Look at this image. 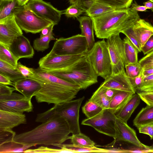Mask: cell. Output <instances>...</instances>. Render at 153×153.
<instances>
[{
    "label": "cell",
    "instance_id": "1",
    "mask_svg": "<svg viewBox=\"0 0 153 153\" xmlns=\"http://www.w3.org/2000/svg\"><path fill=\"white\" fill-rule=\"evenodd\" d=\"M70 133L66 120L58 117L48 119L30 131L16 134L14 140L34 146L44 145L59 147L69 139Z\"/></svg>",
    "mask_w": 153,
    "mask_h": 153
},
{
    "label": "cell",
    "instance_id": "2",
    "mask_svg": "<svg viewBox=\"0 0 153 153\" xmlns=\"http://www.w3.org/2000/svg\"><path fill=\"white\" fill-rule=\"evenodd\" d=\"M91 18L96 37L102 39L120 34L140 19L137 12L129 7L113 10Z\"/></svg>",
    "mask_w": 153,
    "mask_h": 153
},
{
    "label": "cell",
    "instance_id": "3",
    "mask_svg": "<svg viewBox=\"0 0 153 153\" xmlns=\"http://www.w3.org/2000/svg\"><path fill=\"white\" fill-rule=\"evenodd\" d=\"M85 98L83 97L54 105L44 112L37 114L36 122L43 123L54 117H61L67 121L71 133L76 134L81 132L79 123V111Z\"/></svg>",
    "mask_w": 153,
    "mask_h": 153
},
{
    "label": "cell",
    "instance_id": "4",
    "mask_svg": "<svg viewBox=\"0 0 153 153\" xmlns=\"http://www.w3.org/2000/svg\"><path fill=\"white\" fill-rule=\"evenodd\" d=\"M53 75L85 89L98 82V76L85 56L65 69L50 72Z\"/></svg>",
    "mask_w": 153,
    "mask_h": 153
},
{
    "label": "cell",
    "instance_id": "5",
    "mask_svg": "<svg viewBox=\"0 0 153 153\" xmlns=\"http://www.w3.org/2000/svg\"><path fill=\"white\" fill-rule=\"evenodd\" d=\"M38 81L42 85L41 89L34 96L38 103L59 104L72 100L79 91L59 84Z\"/></svg>",
    "mask_w": 153,
    "mask_h": 153
},
{
    "label": "cell",
    "instance_id": "6",
    "mask_svg": "<svg viewBox=\"0 0 153 153\" xmlns=\"http://www.w3.org/2000/svg\"><path fill=\"white\" fill-rule=\"evenodd\" d=\"M85 57L98 76L105 79L112 74L110 55L105 39L97 41L87 53Z\"/></svg>",
    "mask_w": 153,
    "mask_h": 153
},
{
    "label": "cell",
    "instance_id": "7",
    "mask_svg": "<svg viewBox=\"0 0 153 153\" xmlns=\"http://www.w3.org/2000/svg\"><path fill=\"white\" fill-rule=\"evenodd\" d=\"M14 14L17 23L22 30L26 33H39L44 28L54 24L52 22L38 16L25 5L16 7Z\"/></svg>",
    "mask_w": 153,
    "mask_h": 153
},
{
    "label": "cell",
    "instance_id": "8",
    "mask_svg": "<svg viewBox=\"0 0 153 153\" xmlns=\"http://www.w3.org/2000/svg\"><path fill=\"white\" fill-rule=\"evenodd\" d=\"M88 51L85 38L81 34H78L57 39L48 53L57 55H75L86 53Z\"/></svg>",
    "mask_w": 153,
    "mask_h": 153
},
{
    "label": "cell",
    "instance_id": "9",
    "mask_svg": "<svg viewBox=\"0 0 153 153\" xmlns=\"http://www.w3.org/2000/svg\"><path fill=\"white\" fill-rule=\"evenodd\" d=\"M116 118L109 109H105L95 116L83 120L81 124L91 126L98 132L114 138Z\"/></svg>",
    "mask_w": 153,
    "mask_h": 153
},
{
    "label": "cell",
    "instance_id": "10",
    "mask_svg": "<svg viewBox=\"0 0 153 153\" xmlns=\"http://www.w3.org/2000/svg\"><path fill=\"white\" fill-rule=\"evenodd\" d=\"M119 34L113 35L106 39L112 66L111 75L126 73L123 42Z\"/></svg>",
    "mask_w": 153,
    "mask_h": 153
},
{
    "label": "cell",
    "instance_id": "11",
    "mask_svg": "<svg viewBox=\"0 0 153 153\" xmlns=\"http://www.w3.org/2000/svg\"><path fill=\"white\" fill-rule=\"evenodd\" d=\"M86 53L64 55H52L48 53L39 60V67L49 72L60 71L85 56Z\"/></svg>",
    "mask_w": 153,
    "mask_h": 153
},
{
    "label": "cell",
    "instance_id": "12",
    "mask_svg": "<svg viewBox=\"0 0 153 153\" xmlns=\"http://www.w3.org/2000/svg\"><path fill=\"white\" fill-rule=\"evenodd\" d=\"M40 17L50 21L55 25L59 22L63 11L54 7L50 3L43 0H30L25 5Z\"/></svg>",
    "mask_w": 153,
    "mask_h": 153
},
{
    "label": "cell",
    "instance_id": "13",
    "mask_svg": "<svg viewBox=\"0 0 153 153\" xmlns=\"http://www.w3.org/2000/svg\"><path fill=\"white\" fill-rule=\"evenodd\" d=\"M23 35L14 15L0 19V43L9 48L13 40Z\"/></svg>",
    "mask_w": 153,
    "mask_h": 153
},
{
    "label": "cell",
    "instance_id": "14",
    "mask_svg": "<svg viewBox=\"0 0 153 153\" xmlns=\"http://www.w3.org/2000/svg\"><path fill=\"white\" fill-rule=\"evenodd\" d=\"M115 136L114 140L123 141L141 148L151 149V146L142 143L137 137L135 131L126 123L117 117L115 123Z\"/></svg>",
    "mask_w": 153,
    "mask_h": 153
},
{
    "label": "cell",
    "instance_id": "15",
    "mask_svg": "<svg viewBox=\"0 0 153 153\" xmlns=\"http://www.w3.org/2000/svg\"><path fill=\"white\" fill-rule=\"evenodd\" d=\"M9 49L18 60L24 58H32L34 54L30 41L23 35L14 39Z\"/></svg>",
    "mask_w": 153,
    "mask_h": 153
},
{
    "label": "cell",
    "instance_id": "16",
    "mask_svg": "<svg viewBox=\"0 0 153 153\" xmlns=\"http://www.w3.org/2000/svg\"><path fill=\"white\" fill-rule=\"evenodd\" d=\"M101 85L106 88L130 92L134 94L136 91L126 73L111 75Z\"/></svg>",
    "mask_w": 153,
    "mask_h": 153
},
{
    "label": "cell",
    "instance_id": "17",
    "mask_svg": "<svg viewBox=\"0 0 153 153\" xmlns=\"http://www.w3.org/2000/svg\"><path fill=\"white\" fill-rule=\"evenodd\" d=\"M13 87L25 98L31 100L42 88L39 82L30 77L22 79L14 82Z\"/></svg>",
    "mask_w": 153,
    "mask_h": 153
},
{
    "label": "cell",
    "instance_id": "18",
    "mask_svg": "<svg viewBox=\"0 0 153 153\" xmlns=\"http://www.w3.org/2000/svg\"><path fill=\"white\" fill-rule=\"evenodd\" d=\"M34 74L30 77L38 81L51 83L70 88L78 91L82 89L78 85L73 84L53 75L51 72L42 69L39 67L34 69Z\"/></svg>",
    "mask_w": 153,
    "mask_h": 153
},
{
    "label": "cell",
    "instance_id": "19",
    "mask_svg": "<svg viewBox=\"0 0 153 153\" xmlns=\"http://www.w3.org/2000/svg\"><path fill=\"white\" fill-rule=\"evenodd\" d=\"M31 100L25 97L8 100L0 101V110L9 112L23 113L33 110Z\"/></svg>",
    "mask_w": 153,
    "mask_h": 153
},
{
    "label": "cell",
    "instance_id": "20",
    "mask_svg": "<svg viewBox=\"0 0 153 153\" xmlns=\"http://www.w3.org/2000/svg\"><path fill=\"white\" fill-rule=\"evenodd\" d=\"M26 116L23 113L0 110V128L11 129L26 123Z\"/></svg>",
    "mask_w": 153,
    "mask_h": 153
},
{
    "label": "cell",
    "instance_id": "21",
    "mask_svg": "<svg viewBox=\"0 0 153 153\" xmlns=\"http://www.w3.org/2000/svg\"><path fill=\"white\" fill-rule=\"evenodd\" d=\"M132 27L142 48L153 35V26L145 20L140 19L133 25Z\"/></svg>",
    "mask_w": 153,
    "mask_h": 153
},
{
    "label": "cell",
    "instance_id": "22",
    "mask_svg": "<svg viewBox=\"0 0 153 153\" xmlns=\"http://www.w3.org/2000/svg\"><path fill=\"white\" fill-rule=\"evenodd\" d=\"M77 19L79 23L81 34L85 38L89 51L92 48L95 43L92 20L87 16H79Z\"/></svg>",
    "mask_w": 153,
    "mask_h": 153
},
{
    "label": "cell",
    "instance_id": "23",
    "mask_svg": "<svg viewBox=\"0 0 153 153\" xmlns=\"http://www.w3.org/2000/svg\"><path fill=\"white\" fill-rule=\"evenodd\" d=\"M140 99L137 93L133 94L122 108L115 114L117 117L127 123L132 113L139 105Z\"/></svg>",
    "mask_w": 153,
    "mask_h": 153
},
{
    "label": "cell",
    "instance_id": "24",
    "mask_svg": "<svg viewBox=\"0 0 153 153\" xmlns=\"http://www.w3.org/2000/svg\"><path fill=\"white\" fill-rule=\"evenodd\" d=\"M134 94L130 92L119 90L111 100L109 109L115 114L122 108Z\"/></svg>",
    "mask_w": 153,
    "mask_h": 153
},
{
    "label": "cell",
    "instance_id": "25",
    "mask_svg": "<svg viewBox=\"0 0 153 153\" xmlns=\"http://www.w3.org/2000/svg\"><path fill=\"white\" fill-rule=\"evenodd\" d=\"M133 123L137 129L143 126L153 124V105H147L143 108L133 120Z\"/></svg>",
    "mask_w": 153,
    "mask_h": 153
},
{
    "label": "cell",
    "instance_id": "26",
    "mask_svg": "<svg viewBox=\"0 0 153 153\" xmlns=\"http://www.w3.org/2000/svg\"><path fill=\"white\" fill-rule=\"evenodd\" d=\"M123 42L125 65L138 62V50L126 36L123 39Z\"/></svg>",
    "mask_w": 153,
    "mask_h": 153
},
{
    "label": "cell",
    "instance_id": "27",
    "mask_svg": "<svg viewBox=\"0 0 153 153\" xmlns=\"http://www.w3.org/2000/svg\"><path fill=\"white\" fill-rule=\"evenodd\" d=\"M0 73L9 78L13 82L25 78L17 68L0 60Z\"/></svg>",
    "mask_w": 153,
    "mask_h": 153
},
{
    "label": "cell",
    "instance_id": "28",
    "mask_svg": "<svg viewBox=\"0 0 153 153\" xmlns=\"http://www.w3.org/2000/svg\"><path fill=\"white\" fill-rule=\"evenodd\" d=\"M34 146L13 140L0 145V153L24 152L28 148Z\"/></svg>",
    "mask_w": 153,
    "mask_h": 153
},
{
    "label": "cell",
    "instance_id": "29",
    "mask_svg": "<svg viewBox=\"0 0 153 153\" xmlns=\"http://www.w3.org/2000/svg\"><path fill=\"white\" fill-rule=\"evenodd\" d=\"M113 10L111 7L94 0L85 13L87 16L91 18Z\"/></svg>",
    "mask_w": 153,
    "mask_h": 153
},
{
    "label": "cell",
    "instance_id": "30",
    "mask_svg": "<svg viewBox=\"0 0 153 153\" xmlns=\"http://www.w3.org/2000/svg\"><path fill=\"white\" fill-rule=\"evenodd\" d=\"M69 139L73 145L79 147L85 148H91L95 146V143L89 137L81 132L72 134L69 136Z\"/></svg>",
    "mask_w": 153,
    "mask_h": 153
},
{
    "label": "cell",
    "instance_id": "31",
    "mask_svg": "<svg viewBox=\"0 0 153 153\" xmlns=\"http://www.w3.org/2000/svg\"><path fill=\"white\" fill-rule=\"evenodd\" d=\"M19 6L16 0H0V19L13 14L15 8Z\"/></svg>",
    "mask_w": 153,
    "mask_h": 153
},
{
    "label": "cell",
    "instance_id": "32",
    "mask_svg": "<svg viewBox=\"0 0 153 153\" xmlns=\"http://www.w3.org/2000/svg\"><path fill=\"white\" fill-rule=\"evenodd\" d=\"M89 100L95 102L103 109L109 108L111 101L105 95L103 87L101 85L93 93Z\"/></svg>",
    "mask_w": 153,
    "mask_h": 153
},
{
    "label": "cell",
    "instance_id": "33",
    "mask_svg": "<svg viewBox=\"0 0 153 153\" xmlns=\"http://www.w3.org/2000/svg\"><path fill=\"white\" fill-rule=\"evenodd\" d=\"M53 31L47 36L34 39L33 47L35 50L38 52H43L48 48L49 44L51 41L57 40V39L53 36Z\"/></svg>",
    "mask_w": 153,
    "mask_h": 153
},
{
    "label": "cell",
    "instance_id": "34",
    "mask_svg": "<svg viewBox=\"0 0 153 153\" xmlns=\"http://www.w3.org/2000/svg\"><path fill=\"white\" fill-rule=\"evenodd\" d=\"M0 60L10 64L15 68H17L18 60L8 48L0 43Z\"/></svg>",
    "mask_w": 153,
    "mask_h": 153
},
{
    "label": "cell",
    "instance_id": "35",
    "mask_svg": "<svg viewBox=\"0 0 153 153\" xmlns=\"http://www.w3.org/2000/svg\"><path fill=\"white\" fill-rule=\"evenodd\" d=\"M103 109L102 108L95 102L89 100L82 108L83 113L88 118L95 116Z\"/></svg>",
    "mask_w": 153,
    "mask_h": 153
},
{
    "label": "cell",
    "instance_id": "36",
    "mask_svg": "<svg viewBox=\"0 0 153 153\" xmlns=\"http://www.w3.org/2000/svg\"><path fill=\"white\" fill-rule=\"evenodd\" d=\"M109 6L114 10L127 9L131 5L133 0H94Z\"/></svg>",
    "mask_w": 153,
    "mask_h": 153
},
{
    "label": "cell",
    "instance_id": "37",
    "mask_svg": "<svg viewBox=\"0 0 153 153\" xmlns=\"http://www.w3.org/2000/svg\"><path fill=\"white\" fill-rule=\"evenodd\" d=\"M59 147L63 148L72 151L74 153L104 152V149L96 146L91 148H85L75 146L73 144H62Z\"/></svg>",
    "mask_w": 153,
    "mask_h": 153
},
{
    "label": "cell",
    "instance_id": "38",
    "mask_svg": "<svg viewBox=\"0 0 153 153\" xmlns=\"http://www.w3.org/2000/svg\"><path fill=\"white\" fill-rule=\"evenodd\" d=\"M24 152L26 153H74L72 151L63 148H61L60 149H56L43 146H40L35 149H27Z\"/></svg>",
    "mask_w": 153,
    "mask_h": 153
},
{
    "label": "cell",
    "instance_id": "39",
    "mask_svg": "<svg viewBox=\"0 0 153 153\" xmlns=\"http://www.w3.org/2000/svg\"><path fill=\"white\" fill-rule=\"evenodd\" d=\"M125 68L126 74L129 78H134L138 76L143 70L138 62L126 65Z\"/></svg>",
    "mask_w": 153,
    "mask_h": 153
},
{
    "label": "cell",
    "instance_id": "40",
    "mask_svg": "<svg viewBox=\"0 0 153 153\" xmlns=\"http://www.w3.org/2000/svg\"><path fill=\"white\" fill-rule=\"evenodd\" d=\"M85 12V11L79 6L76 4H73L63 10L62 14L65 15L68 18L77 19L81 15Z\"/></svg>",
    "mask_w": 153,
    "mask_h": 153
},
{
    "label": "cell",
    "instance_id": "41",
    "mask_svg": "<svg viewBox=\"0 0 153 153\" xmlns=\"http://www.w3.org/2000/svg\"><path fill=\"white\" fill-rule=\"evenodd\" d=\"M132 26L123 30L121 33L128 38L139 52H141V48L137 37L133 29Z\"/></svg>",
    "mask_w": 153,
    "mask_h": 153
},
{
    "label": "cell",
    "instance_id": "42",
    "mask_svg": "<svg viewBox=\"0 0 153 153\" xmlns=\"http://www.w3.org/2000/svg\"><path fill=\"white\" fill-rule=\"evenodd\" d=\"M16 135L11 129L0 128V145L13 140Z\"/></svg>",
    "mask_w": 153,
    "mask_h": 153
},
{
    "label": "cell",
    "instance_id": "43",
    "mask_svg": "<svg viewBox=\"0 0 153 153\" xmlns=\"http://www.w3.org/2000/svg\"><path fill=\"white\" fill-rule=\"evenodd\" d=\"M142 69L153 66V50L142 58L139 61Z\"/></svg>",
    "mask_w": 153,
    "mask_h": 153
},
{
    "label": "cell",
    "instance_id": "44",
    "mask_svg": "<svg viewBox=\"0 0 153 153\" xmlns=\"http://www.w3.org/2000/svg\"><path fill=\"white\" fill-rule=\"evenodd\" d=\"M153 91V74L145 77L140 91L149 92Z\"/></svg>",
    "mask_w": 153,
    "mask_h": 153
},
{
    "label": "cell",
    "instance_id": "45",
    "mask_svg": "<svg viewBox=\"0 0 153 153\" xmlns=\"http://www.w3.org/2000/svg\"><path fill=\"white\" fill-rule=\"evenodd\" d=\"M137 93L141 99L147 105H153V92L140 91Z\"/></svg>",
    "mask_w": 153,
    "mask_h": 153
},
{
    "label": "cell",
    "instance_id": "46",
    "mask_svg": "<svg viewBox=\"0 0 153 153\" xmlns=\"http://www.w3.org/2000/svg\"><path fill=\"white\" fill-rule=\"evenodd\" d=\"M17 68L25 78L30 77L34 74V68L27 67L20 62L18 63Z\"/></svg>",
    "mask_w": 153,
    "mask_h": 153
},
{
    "label": "cell",
    "instance_id": "47",
    "mask_svg": "<svg viewBox=\"0 0 153 153\" xmlns=\"http://www.w3.org/2000/svg\"><path fill=\"white\" fill-rule=\"evenodd\" d=\"M145 76L144 75L143 70L141 73L138 76L132 78H129L130 82L136 91H139L143 83Z\"/></svg>",
    "mask_w": 153,
    "mask_h": 153
},
{
    "label": "cell",
    "instance_id": "48",
    "mask_svg": "<svg viewBox=\"0 0 153 153\" xmlns=\"http://www.w3.org/2000/svg\"><path fill=\"white\" fill-rule=\"evenodd\" d=\"M140 133L147 134L151 139H153V124L141 126L138 128Z\"/></svg>",
    "mask_w": 153,
    "mask_h": 153
},
{
    "label": "cell",
    "instance_id": "49",
    "mask_svg": "<svg viewBox=\"0 0 153 153\" xmlns=\"http://www.w3.org/2000/svg\"><path fill=\"white\" fill-rule=\"evenodd\" d=\"M153 50V35L146 41L141 48V51L144 55L146 54Z\"/></svg>",
    "mask_w": 153,
    "mask_h": 153
},
{
    "label": "cell",
    "instance_id": "50",
    "mask_svg": "<svg viewBox=\"0 0 153 153\" xmlns=\"http://www.w3.org/2000/svg\"><path fill=\"white\" fill-rule=\"evenodd\" d=\"M16 90L15 88L11 87L7 85L0 83V95H9Z\"/></svg>",
    "mask_w": 153,
    "mask_h": 153
},
{
    "label": "cell",
    "instance_id": "51",
    "mask_svg": "<svg viewBox=\"0 0 153 153\" xmlns=\"http://www.w3.org/2000/svg\"><path fill=\"white\" fill-rule=\"evenodd\" d=\"M25 97L23 95L16 93H13L9 95H0V101L22 99Z\"/></svg>",
    "mask_w": 153,
    "mask_h": 153
},
{
    "label": "cell",
    "instance_id": "52",
    "mask_svg": "<svg viewBox=\"0 0 153 153\" xmlns=\"http://www.w3.org/2000/svg\"><path fill=\"white\" fill-rule=\"evenodd\" d=\"M103 87L105 95L108 99L111 100L119 91L114 89L108 88Z\"/></svg>",
    "mask_w": 153,
    "mask_h": 153
},
{
    "label": "cell",
    "instance_id": "53",
    "mask_svg": "<svg viewBox=\"0 0 153 153\" xmlns=\"http://www.w3.org/2000/svg\"><path fill=\"white\" fill-rule=\"evenodd\" d=\"M0 83L11 85L13 87L14 85V82L12 81L9 78L1 73H0Z\"/></svg>",
    "mask_w": 153,
    "mask_h": 153
},
{
    "label": "cell",
    "instance_id": "54",
    "mask_svg": "<svg viewBox=\"0 0 153 153\" xmlns=\"http://www.w3.org/2000/svg\"><path fill=\"white\" fill-rule=\"evenodd\" d=\"M94 0H80L79 6L83 9L85 12L92 4Z\"/></svg>",
    "mask_w": 153,
    "mask_h": 153
},
{
    "label": "cell",
    "instance_id": "55",
    "mask_svg": "<svg viewBox=\"0 0 153 153\" xmlns=\"http://www.w3.org/2000/svg\"><path fill=\"white\" fill-rule=\"evenodd\" d=\"M131 7H130L132 10L135 11H147V9L144 6H141L138 5L136 2L134 3H132Z\"/></svg>",
    "mask_w": 153,
    "mask_h": 153
},
{
    "label": "cell",
    "instance_id": "56",
    "mask_svg": "<svg viewBox=\"0 0 153 153\" xmlns=\"http://www.w3.org/2000/svg\"><path fill=\"white\" fill-rule=\"evenodd\" d=\"M54 25H55L54 24H53L43 29L41 31L40 37H43L48 34L51 31L53 30Z\"/></svg>",
    "mask_w": 153,
    "mask_h": 153
},
{
    "label": "cell",
    "instance_id": "57",
    "mask_svg": "<svg viewBox=\"0 0 153 153\" xmlns=\"http://www.w3.org/2000/svg\"><path fill=\"white\" fill-rule=\"evenodd\" d=\"M143 72L145 77L153 75V66L145 69H143Z\"/></svg>",
    "mask_w": 153,
    "mask_h": 153
},
{
    "label": "cell",
    "instance_id": "58",
    "mask_svg": "<svg viewBox=\"0 0 153 153\" xmlns=\"http://www.w3.org/2000/svg\"><path fill=\"white\" fill-rule=\"evenodd\" d=\"M144 6L147 9H150L153 11V3L151 1H148L143 3Z\"/></svg>",
    "mask_w": 153,
    "mask_h": 153
},
{
    "label": "cell",
    "instance_id": "59",
    "mask_svg": "<svg viewBox=\"0 0 153 153\" xmlns=\"http://www.w3.org/2000/svg\"><path fill=\"white\" fill-rule=\"evenodd\" d=\"M30 0H16L19 6L25 5Z\"/></svg>",
    "mask_w": 153,
    "mask_h": 153
},
{
    "label": "cell",
    "instance_id": "60",
    "mask_svg": "<svg viewBox=\"0 0 153 153\" xmlns=\"http://www.w3.org/2000/svg\"><path fill=\"white\" fill-rule=\"evenodd\" d=\"M69 1L71 5L76 4L79 6L80 0H69Z\"/></svg>",
    "mask_w": 153,
    "mask_h": 153
},
{
    "label": "cell",
    "instance_id": "61",
    "mask_svg": "<svg viewBox=\"0 0 153 153\" xmlns=\"http://www.w3.org/2000/svg\"><path fill=\"white\" fill-rule=\"evenodd\" d=\"M150 152L153 153V149L151 150Z\"/></svg>",
    "mask_w": 153,
    "mask_h": 153
},
{
    "label": "cell",
    "instance_id": "62",
    "mask_svg": "<svg viewBox=\"0 0 153 153\" xmlns=\"http://www.w3.org/2000/svg\"><path fill=\"white\" fill-rule=\"evenodd\" d=\"M149 0L150 1L152 2L153 3V0Z\"/></svg>",
    "mask_w": 153,
    "mask_h": 153
},
{
    "label": "cell",
    "instance_id": "63",
    "mask_svg": "<svg viewBox=\"0 0 153 153\" xmlns=\"http://www.w3.org/2000/svg\"><path fill=\"white\" fill-rule=\"evenodd\" d=\"M151 146L153 148V144Z\"/></svg>",
    "mask_w": 153,
    "mask_h": 153
}]
</instances>
